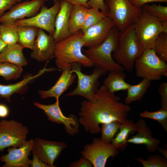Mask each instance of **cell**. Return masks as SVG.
<instances>
[{
	"instance_id": "6da1fadb",
	"label": "cell",
	"mask_w": 167,
	"mask_h": 167,
	"mask_svg": "<svg viewBox=\"0 0 167 167\" xmlns=\"http://www.w3.org/2000/svg\"><path fill=\"white\" fill-rule=\"evenodd\" d=\"M131 110L128 105L121 101L120 97L110 92L103 85L92 100L82 102L78 121L87 132L98 134L101 132L100 124L115 121L122 123Z\"/></svg>"
},
{
	"instance_id": "7a4b0ae2",
	"label": "cell",
	"mask_w": 167,
	"mask_h": 167,
	"mask_svg": "<svg viewBox=\"0 0 167 167\" xmlns=\"http://www.w3.org/2000/svg\"><path fill=\"white\" fill-rule=\"evenodd\" d=\"M83 34L81 30L56 43L54 57L58 69L62 70L75 62L79 63L85 67L94 66L82 52Z\"/></svg>"
},
{
	"instance_id": "3957f363",
	"label": "cell",
	"mask_w": 167,
	"mask_h": 167,
	"mask_svg": "<svg viewBox=\"0 0 167 167\" xmlns=\"http://www.w3.org/2000/svg\"><path fill=\"white\" fill-rule=\"evenodd\" d=\"M120 31L114 26L107 38L101 44L87 49H82L83 53L93 63L96 68L102 69L106 72L124 71V68L115 61L112 56L118 47Z\"/></svg>"
},
{
	"instance_id": "277c9868",
	"label": "cell",
	"mask_w": 167,
	"mask_h": 167,
	"mask_svg": "<svg viewBox=\"0 0 167 167\" xmlns=\"http://www.w3.org/2000/svg\"><path fill=\"white\" fill-rule=\"evenodd\" d=\"M133 23L139 44L143 51L152 49L161 33H167V23L161 21L142 7Z\"/></svg>"
},
{
	"instance_id": "5b68a950",
	"label": "cell",
	"mask_w": 167,
	"mask_h": 167,
	"mask_svg": "<svg viewBox=\"0 0 167 167\" xmlns=\"http://www.w3.org/2000/svg\"><path fill=\"white\" fill-rule=\"evenodd\" d=\"M118 39V48L113 53L112 57L127 71H131L135 61L143 52L136 36L134 23L123 31L120 32Z\"/></svg>"
},
{
	"instance_id": "8992f818",
	"label": "cell",
	"mask_w": 167,
	"mask_h": 167,
	"mask_svg": "<svg viewBox=\"0 0 167 167\" xmlns=\"http://www.w3.org/2000/svg\"><path fill=\"white\" fill-rule=\"evenodd\" d=\"M136 75L150 81L167 77L166 62L161 59L152 49L146 50L135 62Z\"/></svg>"
},
{
	"instance_id": "52a82bcc",
	"label": "cell",
	"mask_w": 167,
	"mask_h": 167,
	"mask_svg": "<svg viewBox=\"0 0 167 167\" xmlns=\"http://www.w3.org/2000/svg\"><path fill=\"white\" fill-rule=\"evenodd\" d=\"M71 66V72L75 73L77 77L78 84L76 88L66 96L78 95L84 97L87 100H92L99 89L98 79L106 71L102 69L95 68L92 74L88 75L82 72L83 65L80 63L73 62Z\"/></svg>"
},
{
	"instance_id": "ba28073f",
	"label": "cell",
	"mask_w": 167,
	"mask_h": 167,
	"mask_svg": "<svg viewBox=\"0 0 167 167\" xmlns=\"http://www.w3.org/2000/svg\"><path fill=\"white\" fill-rule=\"evenodd\" d=\"M107 7V16L122 32L133 23L141 11V8L134 6L129 0H104Z\"/></svg>"
},
{
	"instance_id": "9c48e42d",
	"label": "cell",
	"mask_w": 167,
	"mask_h": 167,
	"mask_svg": "<svg viewBox=\"0 0 167 167\" xmlns=\"http://www.w3.org/2000/svg\"><path fill=\"white\" fill-rule=\"evenodd\" d=\"M28 134V128L22 123L13 119L2 120L0 121V151L23 145Z\"/></svg>"
},
{
	"instance_id": "30bf717a",
	"label": "cell",
	"mask_w": 167,
	"mask_h": 167,
	"mask_svg": "<svg viewBox=\"0 0 167 167\" xmlns=\"http://www.w3.org/2000/svg\"><path fill=\"white\" fill-rule=\"evenodd\" d=\"M53 5L48 8L44 4L40 12L28 18L18 20L15 22L17 26H28L36 27L53 35L55 31V22L60 7V1H55Z\"/></svg>"
},
{
	"instance_id": "8fae6325",
	"label": "cell",
	"mask_w": 167,
	"mask_h": 167,
	"mask_svg": "<svg viewBox=\"0 0 167 167\" xmlns=\"http://www.w3.org/2000/svg\"><path fill=\"white\" fill-rule=\"evenodd\" d=\"M118 150L111 143L105 142L95 138L92 143L84 147L81 154L88 159L94 167H105L110 157L116 156Z\"/></svg>"
},
{
	"instance_id": "7c38bea8",
	"label": "cell",
	"mask_w": 167,
	"mask_h": 167,
	"mask_svg": "<svg viewBox=\"0 0 167 167\" xmlns=\"http://www.w3.org/2000/svg\"><path fill=\"white\" fill-rule=\"evenodd\" d=\"M45 1V0H30L16 3L0 17V23L13 25L17 20L32 17L38 13Z\"/></svg>"
},
{
	"instance_id": "4fadbf2b",
	"label": "cell",
	"mask_w": 167,
	"mask_h": 167,
	"mask_svg": "<svg viewBox=\"0 0 167 167\" xmlns=\"http://www.w3.org/2000/svg\"><path fill=\"white\" fill-rule=\"evenodd\" d=\"M34 105L38 108L43 110L49 121L63 125L66 131L72 135L78 131L79 121L74 115L69 117L62 113L59 106V100L53 104L44 105L35 102Z\"/></svg>"
},
{
	"instance_id": "5bb4252c",
	"label": "cell",
	"mask_w": 167,
	"mask_h": 167,
	"mask_svg": "<svg viewBox=\"0 0 167 167\" xmlns=\"http://www.w3.org/2000/svg\"><path fill=\"white\" fill-rule=\"evenodd\" d=\"M33 140L32 151L50 167H56L54 165V162L62 150L66 147V143L64 142L49 141L37 138Z\"/></svg>"
},
{
	"instance_id": "9a60e30c",
	"label": "cell",
	"mask_w": 167,
	"mask_h": 167,
	"mask_svg": "<svg viewBox=\"0 0 167 167\" xmlns=\"http://www.w3.org/2000/svg\"><path fill=\"white\" fill-rule=\"evenodd\" d=\"M34 140L30 139L18 147H11L7 149L8 153L0 157L4 163L2 167H29L31 160L28 157L32 151Z\"/></svg>"
},
{
	"instance_id": "2e32d148",
	"label": "cell",
	"mask_w": 167,
	"mask_h": 167,
	"mask_svg": "<svg viewBox=\"0 0 167 167\" xmlns=\"http://www.w3.org/2000/svg\"><path fill=\"white\" fill-rule=\"evenodd\" d=\"M114 26L111 19L106 16L88 28L82 37L84 47L89 48L101 44L107 38Z\"/></svg>"
},
{
	"instance_id": "e0dca14e",
	"label": "cell",
	"mask_w": 167,
	"mask_h": 167,
	"mask_svg": "<svg viewBox=\"0 0 167 167\" xmlns=\"http://www.w3.org/2000/svg\"><path fill=\"white\" fill-rule=\"evenodd\" d=\"M56 43L53 35L39 29L31 57L40 62L49 61L54 57Z\"/></svg>"
},
{
	"instance_id": "ac0fdd59",
	"label": "cell",
	"mask_w": 167,
	"mask_h": 167,
	"mask_svg": "<svg viewBox=\"0 0 167 167\" xmlns=\"http://www.w3.org/2000/svg\"><path fill=\"white\" fill-rule=\"evenodd\" d=\"M62 74L55 84L48 90H40L38 92L42 99L54 97L59 100L61 95L72 84L76 75L71 71V64L64 68Z\"/></svg>"
},
{
	"instance_id": "d6986e66",
	"label": "cell",
	"mask_w": 167,
	"mask_h": 167,
	"mask_svg": "<svg viewBox=\"0 0 167 167\" xmlns=\"http://www.w3.org/2000/svg\"><path fill=\"white\" fill-rule=\"evenodd\" d=\"M60 1V7L55 22V31L53 35L57 43L71 35L68 28L70 14L73 5L66 0Z\"/></svg>"
},
{
	"instance_id": "ffe728a7",
	"label": "cell",
	"mask_w": 167,
	"mask_h": 167,
	"mask_svg": "<svg viewBox=\"0 0 167 167\" xmlns=\"http://www.w3.org/2000/svg\"><path fill=\"white\" fill-rule=\"evenodd\" d=\"M136 124L137 133L128 139L127 143L144 145L148 151L150 152H154L158 149L160 141L152 137L151 131L145 120L140 119Z\"/></svg>"
},
{
	"instance_id": "44dd1931",
	"label": "cell",
	"mask_w": 167,
	"mask_h": 167,
	"mask_svg": "<svg viewBox=\"0 0 167 167\" xmlns=\"http://www.w3.org/2000/svg\"><path fill=\"white\" fill-rule=\"evenodd\" d=\"M55 70L54 67L47 68L45 67L34 75L28 74L20 81L14 84L3 85L0 84V98L5 99L8 102L11 101V97L15 93L24 94L28 85L34 79L48 72Z\"/></svg>"
},
{
	"instance_id": "7402d4cb",
	"label": "cell",
	"mask_w": 167,
	"mask_h": 167,
	"mask_svg": "<svg viewBox=\"0 0 167 167\" xmlns=\"http://www.w3.org/2000/svg\"><path fill=\"white\" fill-rule=\"evenodd\" d=\"M24 48L18 43L7 45L0 53V62H8L22 67L26 66L28 61L23 53Z\"/></svg>"
},
{
	"instance_id": "603a6c76",
	"label": "cell",
	"mask_w": 167,
	"mask_h": 167,
	"mask_svg": "<svg viewBox=\"0 0 167 167\" xmlns=\"http://www.w3.org/2000/svg\"><path fill=\"white\" fill-rule=\"evenodd\" d=\"M118 131L111 143L118 150H122L127 145V141L129 135L137 131L136 124L127 118L121 123Z\"/></svg>"
},
{
	"instance_id": "cb8c5ba5",
	"label": "cell",
	"mask_w": 167,
	"mask_h": 167,
	"mask_svg": "<svg viewBox=\"0 0 167 167\" xmlns=\"http://www.w3.org/2000/svg\"><path fill=\"white\" fill-rule=\"evenodd\" d=\"M123 71H115L109 72L105 79L103 84L111 92L127 90L131 84L126 82V75Z\"/></svg>"
},
{
	"instance_id": "d4e9b609",
	"label": "cell",
	"mask_w": 167,
	"mask_h": 167,
	"mask_svg": "<svg viewBox=\"0 0 167 167\" xmlns=\"http://www.w3.org/2000/svg\"><path fill=\"white\" fill-rule=\"evenodd\" d=\"M88 9L82 6L73 5L69 21L68 28L71 35L82 29Z\"/></svg>"
},
{
	"instance_id": "484cf974",
	"label": "cell",
	"mask_w": 167,
	"mask_h": 167,
	"mask_svg": "<svg viewBox=\"0 0 167 167\" xmlns=\"http://www.w3.org/2000/svg\"><path fill=\"white\" fill-rule=\"evenodd\" d=\"M17 27L18 36L17 43L24 48L32 50L39 28L28 26Z\"/></svg>"
},
{
	"instance_id": "4316f807",
	"label": "cell",
	"mask_w": 167,
	"mask_h": 167,
	"mask_svg": "<svg viewBox=\"0 0 167 167\" xmlns=\"http://www.w3.org/2000/svg\"><path fill=\"white\" fill-rule=\"evenodd\" d=\"M150 85V81L143 78L138 84L131 85L127 89V96L125 98V103L128 105L136 101H140L146 94Z\"/></svg>"
},
{
	"instance_id": "83f0119b",
	"label": "cell",
	"mask_w": 167,
	"mask_h": 167,
	"mask_svg": "<svg viewBox=\"0 0 167 167\" xmlns=\"http://www.w3.org/2000/svg\"><path fill=\"white\" fill-rule=\"evenodd\" d=\"M23 71L22 67L8 62H0V76L6 81L18 79Z\"/></svg>"
},
{
	"instance_id": "f1b7e54d",
	"label": "cell",
	"mask_w": 167,
	"mask_h": 167,
	"mask_svg": "<svg viewBox=\"0 0 167 167\" xmlns=\"http://www.w3.org/2000/svg\"><path fill=\"white\" fill-rule=\"evenodd\" d=\"M0 38L7 45L17 43L18 36L17 26L15 24L7 25L1 24Z\"/></svg>"
},
{
	"instance_id": "f546056e",
	"label": "cell",
	"mask_w": 167,
	"mask_h": 167,
	"mask_svg": "<svg viewBox=\"0 0 167 167\" xmlns=\"http://www.w3.org/2000/svg\"><path fill=\"white\" fill-rule=\"evenodd\" d=\"M121 123L115 121L101 124L100 139L106 143H111L118 131Z\"/></svg>"
},
{
	"instance_id": "4dcf8cb0",
	"label": "cell",
	"mask_w": 167,
	"mask_h": 167,
	"mask_svg": "<svg viewBox=\"0 0 167 167\" xmlns=\"http://www.w3.org/2000/svg\"><path fill=\"white\" fill-rule=\"evenodd\" d=\"M106 16L99 10L94 8H88L82 31L84 33L89 27L100 22Z\"/></svg>"
},
{
	"instance_id": "1f68e13d",
	"label": "cell",
	"mask_w": 167,
	"mask_h": 167,
	"mask_svg": "<svg viewBox=\"0 0 167 167\" xmlns=\"http://www.w3.org/2000/svg\"><path fill=\"white\" fill-rule=\"evenodd\" d=\"M152 49L161 59L167 62V33H162L159 35L155 41Z\"/></svg>"
},
{
	"instance_id": "d6a6232c",
	"label": "cell",
	"mask_w": 167,
	"mask_h": 167,
	"mask_svg": "<svg viewBox=\"0 0 167 167\" xmlns=\"http://www.w3.org/2000/svg\"><path fill=\"white\" fill-rule=\"evenodd\" d=\"M140 115L143 118H150L157 121L167 131V109L161 108L159 110L152 112L145 110Z\"/></svg>"
},
{
	"instance_id": "836d02e7",
	"label": "cell",
	"mask_w": 167,
	"mask_h": 167,
	"mask_svg": "<svg viewBox=\"0 0 167 167\" xmlns=\"http://www.w3.org/2000/svg\"><path fill=\"white\" fill-rule=\"evenodd\" d=\"M142 7L162 21L167 23V6L155 4L144 5Z\"/></svg>"
},
{
	"instance_id": "e575fe53",
	"label": "cell",
	"mask_w": 167,
	"mask_h": 167,
	"mask_svg": "<svg viewBox=\"0 0 167 167\" xmlns=\"http://www.w3.org/2000/svg\"><path fill=\"white\" fill-rule=\"evenodd\" d=\"M144 167H167V158L159 155L150 156L147 160L142 158H135Z\"/></svg>"
},
{
	"instance_id": "d590c367",
	"label": "cell",
	"mask_w": 167,
	"mask_h": 167,
	"mask_svg": "<svg viewBox=\"0 0 167 167\" xmlns=\"http://www.w3.org/2000/svg\"><path fill=\"white\" fill-rule=\"evenodd\" d=\"M88 3L89 8L93 7L100 10L101 12L107 16L108 11L104 0H88Z\"/></svg>"
},
{
	"instance_id": "8d00e7d4",
	"label": "cell",
	"mask_w": 167,
	"mask_h": 167,
	"mask_svg": "<svg viewBox=\"0 0 167 167\" xmlns=\"http://www.w3.org/2000/svg\"><path fill=\"white\" fill-rule=\"evenodd\" d=\"M161 97V108L167 109V83H161L158 88Z\"/></svg>"
},
{
	"instance_id": "74e56055",
	"label": "cell",
	"mask_w": 167,
	"mask_h": 167,
	"mask_svg": "<svg viewBox=\"0 0 167 167\" xmlns=\"http://www.w3.org/2000/svg\"><path fill=\"white\" fill-rule=\"evenodd\" d=\"M17 3V0H0V17Z\"/></svg>"
},
{
	"instance_id": "f35d334b",
	"label": "cell",
	"mask_w": 167,
	"mask_h": 167,
	"mask_svg": "<svg viewBox=\"0 0 167 167\" xmlns=\"http://www.w3.org/2000/svg\"><path fill=\"white\" fill-rule=\"evenodd\" d=\"M91 162L85 157L82 156L78 160L71 163L69 165L71 167H92Z\"/></svg>"
},
{
	"instance_id": "ab89813d",
	"label": "cell",
	"mask_w": 167,
	"mask_h": 167,
	"mask_svg": "<svg viewBox=\"0 0 167 167\" xmlns=\"http://www.w3.org/2000/svg\"><path fill=\"white\" fill-rule=\"evenodd\" d=\"M32 152V158L31 160L30 166L31 167H50L43 162L36 154Z\"/></svg>"
},
{
	"instance_id": "60d3db41",
	"label": "cell",
	"mask_w": 167,
	"mask_h": 167,
	"mask_svg": "<svg viewBox=\"0 0 167 167\" xmlns=\"http://www.w3.org/2000/svg\"><path fill=\"white\" fill-rule=\"evenodd\" d=\"M131 3L135 7L141 8L144 4L152 2L166 3L167 0H129Z\"/></svg>"
},
{
	"instance_id": "b9f144b4",
	"label": "cell",
	"mask_w": 167,
	"mask_h": 167,
	"mask_svg": "<svg viewBox=\"0 0 167 167\" xmlns=\"http://www.w3.org/2000/svg\"><path fill=\"white\" fill-rule=\"evenodd\" d=\"M9 113V110L8 107L3 104H0V118H5Z\"/></svg>"
},
{
	"instance_id": "7bdbcfd3",
	"label": "cell",
	"mask_w": 167,
	"mask_h": 167,
	"mask_svg": "<svg viewBox=\"0 0 167 167\" xmlns=\"http://www.w3.org/2000/svg\"><path fill=\"white\" fill-rule=\"evenodd\" d=\"M73 5H80L89 8L88 5V0H66Z\"/></svg>"
},
{
	"instance_id": "ee69618b",
	"label": "cell",
	"mask_w": 167,
	"mask_h": 167,
	"mask_svg": "<svg viewBox=\"0 0 167 167\" xmlns=\"http://www.w3.org/2000/svg\"><path fill=\"white\" fill-rule=\"evenodd\" d=\"M7 45L0 38V53L6 46Z\"/></svg>"
},
{
	"instance_id": "f6af8a7d",
	"label": "cell",
	"mask_w": 167,
	"mask_h": 167,
	"mask_svg": "<svg viewBox=\"0 0 167 167\" xmlns=\"http://www.w3.org/2000/svg\"><path fill=\"white\" fill-rule=\"evenodd\" d=\"M160 152L166 158H167V150L164 148H159Z\"/></svg>"
},
{
	"instance_id": "bcb514c9",
	"label": "cell",
	"mask_w": 167,
	"mask_h": 167,
	"mask_svg": "<svg viewBox=\"0 0 167 167\" xmlns=\"http://www.w3.org/2000/svg\"><path fill=\"white\" fill-rule=\"evenodd\" d=\"M23 0H17V3H18V2H21L22 1H23ZM45 1H47L48 0H45Z\"/></svg>"
},
{
	"instance_id": "7dc6e473",
	"label": "cell",
	"mask_w": 167,
	"mask_h": 167,
	"mask_svg": "<svg viewBox=\"0 0 167 167\" xmlns=\"http://www.w3.org/2000/svg\"><path fill=\"white\" fill-rule=\"evenodd\" d=\"M61 0H53V1L55 2V1H61Z\"/></svg>"
},
{
	"instance_id": "c3c4849f",
	"label": "cell",
	"mask_w": 167,
	"mask_h": 167,
	"mask_svg": "<svg viewBox=\"0 0 167 167\" xmlns=\"http://www.w3.org/2000/svg\"><path fill=\"white\" fill-rule=\"evenodd\" d=\"M1 24H0V27Z\"/></svg>"
}]
</instances>
